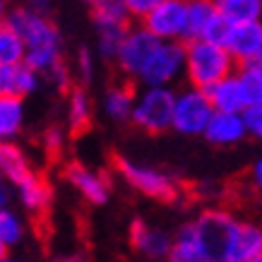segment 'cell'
I'll return each instance as SVG.
<instances>
[{
  "label": "cell",
  "mask_w": 262,
  "mask_h": 262,
  "mask_svg": "<svg viewBox=\"0 0 262 262\" xmlns=\"http://www.w3.org/2000/svg\"><path fill=\"white\" fill-rule=\"evenodd\" d=\"M3 22L12 27L24 43V65H29L36 75H46L63 60V36L56 22L46 15H39L24 8H12Z\"/></svg>",
  "instance_id": "obj_1"
},
{
  "label": "cell",
  "mask_w": 262,
  "mask_h": 262,
  "mask_svg": "<svg viewBox=\"0 0 262 262\" xmlns=\"http://www.w3.org/2000/svg\"><path fill=\"white\" fill-rule=\"evenodd\" d=\"M236 68L238 65L226 53V48L214 46V43L202 39L185 43V75L183 77L188 80V87L207 92L216 82L233 75Z\"/></svg>",
  "instance_id": "obj_2"
},
{
  "label": "cell",
  "mask_w": 262,
  "mask_h": 262,
  "mask_svg": "<svg viewBox=\"0 0 262 262\" xmlns=\"http://www.w3.org/2000/svg\"><path fill=\"white\" fill-rule=\"evenodd\" d=\"M236 226L238 219L229 209L209 207L200 212V216L192 222V229H195V241L202 262H229Z\"/></svg>",
  "instance_id": "obj_3"
},
{
  "label": "cell",
  "mask_w": 262,
  "mask_h": 262,
  "mask_svg": "<svg viewBox=\"0 0 262 262\" xmlns=\"http://www.w3.org/2000/svg\"><path fill=\"white\" fill-rule=\"evenodd\" d=\"M173 103H176V89L168 87H144L142 94L135 99L130 123L149 135H161L171 130L173 120Z\"/></svg>",
  "instance_id": "obj_4"
},
{
  "label": "cell",
  "mask_w": 262,
  "mask_h": 262,
  "mask_svg": "<svg viewBox=\"0 0 262 262\" xmlns=\"http://www.w3.org/2000/svg\"><path fill=\"white\" fill-rule=\"evenodd\" d=\"M113 166L123 176V181L135 188L137 192H142L151 200H159V202H173L178 198V183L171 178L168 173L159 171V168L144 166V164H137V161L127 159V157H113Z\"/></svg>",
  "instance_id": "obj_5"
},
{
  "label": "cell",
  "mask_w": 262,
  "mask_h": 262,
  "mask_svg": "<svg viewBox=\"0 0 262 262\" xmlns=\"http://www.w3.org/2000/svg\"><path fill=\"white\" fill-rule=\"evenodd\" d=\"M185 75V43L183 41H161L151 53L137 80L142 87H168Z\"/></svg>",
  "instance_id": "obj_6"
},
{
  "label": "cell",
  "mask_w": 262,
  "mask_h": 262,
  "mask_svg": "<svg viewBox=\"0 0 262 262\" xmlns=\"http://www.w3.org/2000/svg\"><path fill=\"white\" fill-rule=\"evenodd\" d=\"M212 103L209 96L202 89L185 87L176 94L173 103V120H171V130H176L178 135H202L207 123L212 118Z\"/></svg>",
  "instance_id": "obj_7"
},
{
  "label": "cell",
  "mask_w": 262,
  "mask_h": 262,
  "mask_svg": "<svg viewBox=\"0 0 262 262\" xmlns=\"http://www.w3.org/2000/svg\"><path fill=\"white\" fill-rule=\"evenodd\" d=\"M161 41L157 36H151L142 24L140 27H130L127 34L123 36L116 53V65L120 68V72L125 77H135L142 72V68L147 65V60L151 58V53L159 48Z\"/></svg>",
  "instance_id": "obj_8"
},
{
  "label": "cell",
  "mask_w": 262,
  "mask_h": 262,
  "mask_svg": "<svg viewBox=\"0 0 262 262\" xmlns=\"http://www.w3.org/2000/svg\"><path fill=\"white\" fill-rule=\"evenodd\" d=\"M142 27L159 41H181L185 32V0H164L144 17Z\"/></svg>",
  "instance_id": "obj_9"
},
{
  "label": "cell",
  "mask_w": 262,
  "mask_h": 262,
  "mask_svg": "<svg viewBox=\"0 0 262 262\" xmlns=\"http://www.w3.org/2000/svg\"><path fill=\"white\" fill-rule=\"evenodd\" d=\"M65 181L92 205H106L111 198V183L103 173L84 166L82 161H68L63 168Z\"/></svg>",
  "instance_id": "obj_10"
},
{
  "label": "cell",
  "mask_w": 262,
  "mask_h": 262,
  "mask_svg": "<svg viewBox=\"0 0 262 262\" xmlns=\"http://www.w3.org/2000/svg\"><path fill=\"white\" fill-rule=\"evenodd\" d=\"M224 48L236 65L255 63V58L262 51V19L248 24H231V32L226 36Z\"/></svg>",
  "instance_id": "obj_11"
},
{
  "label": "cell",
  "mask_w": 262,
  "mask_h": 262,
  "mask_svg": "<svg viewBox=\"0 0 262 262\" xmlns=\"http://www.w3.org/2000/svg\"><path fill=\"white\" fill-rule=\"evenodd\" d=\"M202 135L216 147H233V144L243 142L248 137L241 113H222V111L212 113V118H209Z\"/></svg>",
  "instance_id": "obj_12"
},
{
  "label": "cell",
  "mask_w": 262,
  "mask_h": 262,
  "mask_svg": "<svg viewBox=\"0 0 262 262\" xmlns=\"http://www.w3.org/2000/svg\"><path fill=\"white\" fill-rule=\"evenodd\" d=\"M41 77L29 65H0V96L12 99H27L39 89Z\"/></svg>",
  "instance_id": "obj_13"
},
{
  "label": "cell",
  "mask_w": 262,
  "mask_h": 262,
  "mask_svg": "<svg viewBox=\"0 0 262 262\" xmlns=\"http://www.w3.org/2000/svg\"><path fill=\"white\" fill-rule=\"evenodd\" d=\"M130 246L147 257H151V260H159V257H166L168 250H171V236L159 229H151L144 219H133Z\"/></svg>",
  "instance_id": "obj_14"
},
{
  "label": "cell",
  "mask_w": 262,
  "mask_h": 262,
  "mask_svg": "<svg viewBox=\"0 0 262 262\" xmlns=\"http://www.w3.org/2000/svg\"><path fill=\"white\" fill-rule=\"evenodd\" d=\"M216 17H219L216 0H185V32L181 41L183 43L200 41Z\"/></svg>",
  "instance_id": "obj_15"
},
{
  "label": "cell",
  "mask_w": 262,
  "mask_h": 262,
  "mask_svg": "<svg viewBox=\"0 0 262 262\" xmlns=\"http://www.w3.org/2000/svg\"><path fill=\"white\" fill-rule=\"evenodd\" d=\"M262 260V226L253 222H241L233 233L229 262H255Z\"/></svg>",
  "instance_id": "obj_16"
},
{
  "label": "cell",
  "mask_w": 262,
  "mask_h": 262,
  "mask_svg": "<svg viewBox=\"0 0 262 262\" xmlns=\"http://www.w3.org/2000/svg\"><path fill=\"white\" fill-rule=\"evenodd\" d=\"M209 96V103L214 111L222 113H243L248 108L246 96H243V89H241L238 80H236V72L229 75L226 80L216 82L214 87H209L205 92Z\"/></svg>",
  "instance_id": "obj_17"
},
{
  "label": "cell",
  "mask_w": 262,
  "mask_h": 262,
  "mask_svg": "<svg viewBox=\"0 0 262 262\" xmlns=\"http://www.w3.org/2000/svg\"><path fill=\"white\" fill-rule=\"evenodd\" d=\"M29 176H34V168L22 147L15 142H0V178H8L17 188Z\"/></svg>",
  "instance_id": "obj_18"
},
{
  "label": "cell",
  "mask_w": 262,
  "mask_h": 262,
  "mask_svg": "<svg viewBox=\"0 0 262 262\" xmlns=\"http://www.w3.org/2000/svg\"><path fill=\"white\" fill-rule=\"evenodd\" d=\"M17 192H19V200H22V205L27 207V212H32L34 216H41L48 212L53 192H51L48 181L41 178L39 173L29 176L24 183H19V185H17Z\"/></svg>",
  "instance_id": "obj_19"
},
{
  "label": "cell",
  "mask_w": 262,
  "mask_h": 262,
  "mask_svg": "<svg viewBox=\"0 0 262 262\" xmlns=\"http://www.w3.org/2000/svg\"><path fill=\"white\" fill-rule=\"evenodd\" d=\"M92 125V101L84 87H72L68 94V133L84 135Z\"/></svg>",
  "instance_id": "obj_20"
},
{
  "label": "cell",
  "mask_w": 262,
  "mask_h": 262,
  "mask_svg": "<svg viewBox=\"0 0 262 262\" xmlns=\"http://www.w3.org/2000/svg\"><path fill=\"white\" fill-rule=\"evenodd\" d=\"M135 92H133V84L127 82H118V84H111L103 94V113L111 120H130V113H133V106H135Z\"/></svg>",
  "instance_id": "obj_21"
},
{
  "label": "cell",
  "mask_w": 262,
  "mask_h": 262,
  "mask_svg": "<svg viewBox=\"0 0 262 262\" xmlns=\"http://www.w3.org/2000/svg\"><path fill=\"white\" fill-rule=\"evenodd\" d=\"M24 125V101L0 96V142H15Z\"/></svg>",
  "instance_id": "obj_22"
},
{
  "label": "cell",
  "mask_w": 262,
  "mask_h": 262,
  "mask_svg": "<svg viewBox=\"0 0 262 262\" xmlns=\"http://www.w3.org/2000/svg\"><path fill=\"white\" fill-rule=\"evenodd\" d=\"M219 17L229 24H248L262 19V0H216Z\"/></svg>",
  "instance_id": "obj_23"
},
{
  "label": "cell",
  "mask_w": 262,
  "mask_h": 262,
  "mask_svg": "<svg viewBox=\"0 0 262 262\" xmlns=\"http://www.w3.org/2000/svg\"><path fill=\"white\" fill-rule=\"evenodd\" d=\"M168 262H202L198 250V241H195V229L190 224H183L176 231V238H171V250L166 255Z\"/></svg>",
  "instance_id": "obj_24"
},
{
  "label": "cell",
  "mask_w": 262,
  "mask_h": 262,
  "mask_svg": "<svg viewBox=\"0 0 262 262\" xmlns=\"http://www.w3.org/2000/svg\"><path fill=\"white\" fill-rule=\"evenodd\" d=\"M96 27V48H99V56L103 60H116L118 46L123 36L127 34L130 24H116V22H94Z\"/></svg>",
  "instance_id": "obj_25"
},
{
  "label": "cell",
  "mask_w": 262,
  "mask_h": 262,
  "mask_svg": "<svg viewBox=\"0 0 262 262\" xmlns=\"http://www.w3.org/2000/svg\"><path fill=\"white\" fill-rule=\"evenodd\" d=\"M236 80H238L248 106H260L262 103V70L255 63H246L236 68Z\"/></svg>",
  "instance_id": "obj_26"
},
{
  "label": "cell",
  "mask_w": 262,
  "mask_h": 262,
  "mask_svg": "<svg viewBox=\"0 0 262 262\" xmlns=\"http://www.w3.org/2000/svg\"><path fill=\"white\" fill-rule=\"evenodd\" d=\"M24 63V43L12 27L0 22V65Z\"/></svg>",
  "instance_id": "obj_27"
},
{
  "label": "cell",
  "mask_w": 262,
  "mask_h": 262,
  "mask_svg": "<svg viewBox=\"0 0 262 262\" xmlns=\"http://www.w3.org/2000/svg\"><path fill=\"white\" fill-rule=\"evenodd\" d=\"M24 236V226L12 209H0V243L5 248L17 246Z\"/></svg>",
  "instance_id": "obj_28"
},
{
  "label": "cell",
  "mask_w": 262,
  "mask_h": 262,
  "mask_svg": "<svg viewBox=\"0 0 262 262\" xmlns=\"http://www.w3.org/2000/svg\"><path fill=\"white\" fill-rule=\"evenodd\" d=\"M92 17L94 22H116V24H130V15H127L123 0H106L92 8Z\"/></svg>",
  "instance_id": "obj_29"
},
{
  "label": "cell",
  "mask_w": 262,
  "mask_h": 262,
  "mask_svg": "<svg viewBox=\"0 0 262 262\" xmlns=\"http://www.w3.org/2000/svg\"><path fill=\"white\" fill-rule=\"evenodd\" d=\"M41 142H43V149L51 154V157H60L65 151V142H68V130L60 125H51L43 130V137H41Z\"/></svg>",
  "instance_id": "obj_30"
},
{
  "label": "cell",
  "mask_w": 262,
  "mask_h": 262,
  "mask_svg": "<svg viewBox=\"0 0 262 262\" xmlns=\"http://www.w3.org/2000/svg\"><path fill=\"white\" fill-rule=\"evenodd\" d=\"M241 118L246 125V135L262 142V103L260 106H248L246 111L241 113Z\"/></svg>",
  "instance_id": "obj_31"
},
{
  "label": "cell",
  "mask_w": 262,
  "mask_h": 262,
  "mask_svg": "<svg viewBox=\"0 0 262 262\" xmlns=\"http://www.w3.org/2000/svg\"><path fill=\"white\" fill-rule=\"evenodd\" d=\"M94 53L89 51L87 46H82L80 51H77V77H80L82 84H89L92 82V77H94Z\"/></svg>",
  "instance_id": "obj_32"
},
{
  "label": "cell",
  "mask_w": 262,
  "mask_h": 262,
  "mask_svg": "<svg viewBox=\"0 0 262 262\" xmlns=\"http://www.w3.org/2000/svg\"><path fill=\"white\" fill-rule=\"evenodd\" d=\"M46 77L53 82V87H56L58 92H70V89L75 87V84H72V72H70V68L65 65V60H60L56 68H51V70L46 72Z\"/></svg>",
  "instance_id": "obj_33"
},
{
  "label": "cell",
  "mask_w": 262,
  "mask_h": 262,
  "mask_svg": "<svg viewBox=\"0 0 262 262\" xmlns=\"http://www.w3.org/2000/svg\"><path fill=\"white\" fill-rule=\"evenodd\" d=\"M231 32V24L224 19V17H216L214 22H212V27L205 32V36H202V41H209V43H214V46H222L226 43V36H229Z\"/></svg>",
  "instance_id": "obj_34"
},
{
  "label": "cell",
  "mask_w": 262,
  "mask_h": 262,
  "mask_svg": "<svg viewBox=\"0 0 262 262\" xmlns=\"http://www.w3.org/2000/svg\"><path fill=\"white\" fill-rule=\"evenodd\" d=\"M161 3H164V0H123L130 19H133V17H135V19H144L151 10L159 8Z\"/></svg>",
  "instance_id": "obj_35"
},
{
  "label": "cell",
  "mask_w": 262,
  "mask_h": 262,
  "mask_svg": "<svg viewBox=\"0 0 262 262\" xmlns=\"http://www.w3.org/2000/svg\"><path fill=\"white\" fill-rule=\"evenodd\" d=\"M250 178H253L255 188H260L262 190V157L253 164V168H250Z\"/></svg>",
  "instance_id": "obj_36"
},
{
  "label": "cell",
  "mask_w": 262,
  "mask_h": 262,
  "mask_svg": "<svg viewBox=\"0 0 262 262\" xmlns=\"http://www.w3.org/2000/svg\"><path fill=\"white\" fill-rule=\"evenodd\" d=\"M51 262H87V257L82 253H68V255H58Z\"/></svg>",
  "instance_id": "obj_37"
},
{
  "label": "cell",
  "mask_w": 262,
  "mask_h": 262,
  "mask_svg": "<svg viewBox=\"0 0 262 262\" xmlns=\"http://www.w3.org/2000/svg\"><path fill=\"white\" fill-rule=\"evenodd\" d=\"M10 202V190H8V185L3 183V178H0V209H5Z\"/></svg>",
  "instance_id": "obj_38"
},
{
  "label": "cell",
  "mask_w": 262,
  "mask_h": 262,
  "mask_svg": "<svg viewBox=\"0 0 262 262\" xmlns=\"http://www.w3.org/2000/svg\"><path fill=\"white\" fill-rule=\"evenodd\" d=\"M5 15H8V0H0V22L5 19Z\"/></svg>",
  "instance_id": "obj_39"
},
{
  "label": "cell",
  "mask_w": 262,
  "mask_h": 262,
  "mask_svg": "<svg viewBox=\"0 0 262 262\" xmlns=\"http://www.w3.org/2000/svg\"><path fill=\"white\" fill-rule=\"evenodd\" d=\"M3 257H8V248L0 243V260H3Z\"/></svg>",
  "instance_id": "obj_40"
},
{
  "label": "cell",
  "mask_w": 262,
  "mask_h": 262,
  "mask_svg": "<svg viewBox=\"0 0 262 262\" xmlns=\"http://www.w3.org/2000/svg\"><path fill=\"white\" fill-rule=\"evenodd\" d=\"M255 65H257V68H260V70H262V51H260V56L255 58Z\"/></svg>",
  "instance_id": "obj_41"
},
{
  "label": "cell",
  "mask_w": 262,
  "mask_h": 262,
  "mask_svg": "<svg viewBox=\"0 0 262 262\" xmlns=\"http://www.w3.org/2000/svg\"><path fill=\"white\" fill-rule=\"evenodd\" d=\"M89 5H92V8H94V5H99V3H106V0H87Z\"/></svg>",
  "instance_id": "obj_42"
},
{
  "label": "cell",
  "mask_w": 262,
  "mask_h": 262,
  "mask_svg": "<svg viewBox=\"0 0 262 262\" xmlns=\"http://www.w3.org/2000/svg\"><path fill=\"white\" fill-rule=\"evenodd\" d=\"M0 262H17V260H12V257H3Z\"/></svg>",
  "instance_id": "obj_43"
},
{
  "label": "cell",
  "mask_w": 262,
  "mask_h": 262,
  "mask_svg": "<svg viewBox=\"0 0 262 262\" xmlns=\"http://www.w3.org/2000/svg\"><path fill=\"white\" fill-rule=\"evenodd\" d=\"M255 262H262V260H255Z\"/></svg>",
  "instance_id": "obj_44"
}]
</instances>
